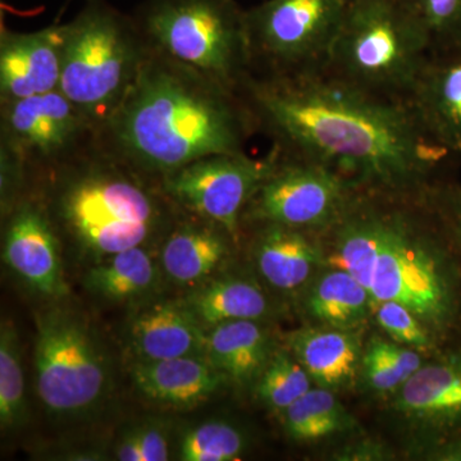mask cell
I'll return each mask as SVG.
<instances>
[{
    "label": "cell",
    "instance_id": "1",
    "mask_svg": "<svg viewBox=\"0 0 461 461\" xmlns=\"http://www.w3.org/2000/svg\"><path fill=\"white\" fill-rule=\"evenodd\" d=\"M239 94L273 148L320 163L362 191L424 196L430 176L453 157L427 135L408 100L360 89L324 69L250 74Z\"/></svg>",
    "mask_w": 461,
    "mask_h": 461
},
{
    "label": "cell",
    "instance_id": "2",
    "mask_svg": "<svg viewBox=\"0 0 461 461\" xmlns=\"http://www.w3.org/2000/svg\"><path fill=\"white\" fill-rule=\"evenodd\" d=\"M257 135L238 91L150 50L126 98L99 136L158 180L213 154L245 153Z\"/></svg>",
    "mask_w": 461,
    "mask_h": 461
},
{
    "label": "cell",
    "instance_id": "3",
    "mask_svg": "<svg viewBox=\"0 0 461 461\" xmlns=\"http://www.w3.org/2000/svg\"><path fill=\"white\" fill-rule=\"evenodd\" d=\"M60 239L85 256L104 259L162 241L181 211L163 181L139 171L96 140L29 182Z\"/></svg>",
    "mask_w": 461,
    "mask_h": 461
},
{
    "label": "cell",
    "instance_id": "4",
    "mask_svg": "<svg viewBox=\"0 0 461 461\" xmlns=\"http://www.w3.org/2000/svg\"><path fill=\"white\" fill-rule=\"evenodd\" d=\"M411 198L418 196L363 194L364 268L359 282L373 308L397 302L424 323L441 327L456 308L453 273L420 215L408 209Z\"/></svg>",
    "mask_w": 461,
    "mask_h": 461
},
{
    "label": "cell",
    "instance_id": "5",
    "mask_svg": "<svg viewBox=\"0 0 461 461\" xmlns=\"http://www.w3.org/2000/svg\"><path fill=\"white\" fill-rule=\"evenodd\" d=\"M60 33L59 90L100 133L135 84L150 47L133 14L107 0H85Z\"/></svg>",
    "mask_w": 461,
    "mask_h": 461
},
{
    "label": "cell",
    "instance_id": "6",
    "mask_svg": "<svg viewBox=\"0 0 461 461\" xmlns=\"http://www.w3.org/2000/svg\"><path fill=\"white\" fill-rule=\"evenodd\" d=\"M430 53L402 0H350L324 71L393 99H408Z\"/></svg>",
    "mask_w": 461,
    "mask_h": 461
},
{
    "label": "cell",
    "instance_id": "7",
    "mask_svg": "<svg viewBox=\"0 0 461 461\" xmlns=\"http://www.w3.org/2000/svg\"><path fill=\"white\" fill-rule=\"evenodd\" d=\"M151 50L233 91L251 74L245 11L235 0H145L133 14Z\"/></svg>",
    "mask_w": 461,
    "mask_h": 461
},
{
    "label": "cell",
    "instance_id": "8",
    "mask_svg": "<svg viewBox=\"0 0 461 461\" xmlns=\"http://www.w3.org/2000/svg\"><path fill=\"white\" fill-rule=\"evenodd\" d=\"M35 388L45 411L78 420L98 411L111 390L107 355L86 318L72 309H47L36 320Z\"/></svg>",
    "mask_w": 461,
    "mask_h": 461
},
{
    "label": "cell",
    "instance_id": "9",
    "mask_svg": "<svg viewBox=\"0 0 461 461\" xmlns=\"http://www.w3.org/2000/svg\"><path fill=\"white\" fill-rule=\"evenodd\" d=\"M98 138V129L59 89L0 103V196L14 198L33 177Z\"/></svg>",
    "mask_w": 461,
    "mask_h": 461
},
{
    "label": "cell",
    "instance_id": "10",
    "mask_svg": "<svg viewBox=\"0 0 461 461\" xmlns=\"http://www.w3.org/2000/svg\"><path fill=\"white\" fill-rule=\"evenodd\" d=\"M350 0H266L245 11L251 74L323 71Z\"/></svg>",
    "mask_w": 461,
    "mask_h": 461
},
{
    "label": "cell",
    "instance_id": "11",
    "mask_svg": "<svg viewBox=\"0 0 461 461\" xmlns=\"http://www.w3.org/2000/svg\"><path fill=\"white\" fill-rule=\"evenodd\" d=\"M273 165L242 214L244 224H281L327 232L362 193L339 173L276 148Z\"/></svg>",
    "mask_w": 461,
    "mask_h": 461
},
{
    "label": "cell",
    "instance_id": "12",
    "mask_svg": "<svg viewBox=\"0 0 461 461\" xmlns=\"http://www.w3.org/2000/svg\"><path fill=\"white\" fill-rule=\"evenodd\" d=\"M273 159L272 149L262 159L247 151L213 154L167 176L163 189L180 211L218 224L238 241L242 214Z\"/></svg>",
    "mask_w": 461,
    "mask_h": 461
},
{
    "label": "cell",
    "instance_id": "13",
    "mask_svg": "<svg viewBox=\"0 0 461 461\" xmlns=\"http://www.w3.org/2000/svg\"><path fill=\"white\" fill-rule=\"evenodd\" d=\"M2 217L5 266L38 295L65 297L68 287L63 276L62 239L41 203L25 193Z\"/></svg>",
    "mask_w": 461,
    "mask_h": 461
},
{
    "label": "cell",
    "instance_id": "14",
    "mask_svg": "<svg viewBox=\"0 0 461 461\" xmlns=\"http://www.w3.org/2000/svg\"><path fill=\"white\" fill-rule=\"evenodd\" d=\"M406 100L427 135L461 156V41L430 50Z\"/></svg>",
    "mask_w": 461,
    "mask_h": 461
},
{
    "label": "cell",
    "instance_id": "15",
    "mask_svg": "<svg viewBox=\"0 0 461 461\" xmlns=\"http://www.w3.org/2000/svg\"><path fill=\"white\" fill-rule=\"evenodd\" d=\"M60 25L32 32L0 26V103L44 95L59 89Z\"/></svg>",
    "mask_w": 461,
    "mask_h": 461
},
{
    "label": "cell",
    "instance_id": "16",
    "mask_svg": "<svg viewBox=\"0 0 461 461\" xmlns=\"http://www.w3.org/2000/svg\"><path fill=\"white\" fill-rule=\"evenodd\" d=\"M127 345L136 363L206 357L208 330L182 300L141 304L127 321Z\"/></svg>",
    "mask_w": 461,
    "mask_h": 461
},
{
    "label": "cell",
    "instance_id": "17",
    "mask_svg": "<svg viewBox=\"0 0 461 461\" xmlns=\"http://www.w3.org/2000/svg\"><path fill=\"white\" fill-rule=\"evenodd\" d=\"M236 240L222 227L181 212L160 241V269L180 287L204 284L230 253Z\"/></svg>",
    "mask_w": 461,
    "mask_h": 461
},
{
    "label": "cell",
    "instance_id": "18",
    "mask_svg": "<svg viewBox=\"0 0 461 461\" xmlns=\"http://www.w3.org/2000/svg\"><path fill=\"white\" fill-rule=\"evenodd\" d=\"M131 378L142 397L176 411H189L208 402L227 381L206 357L135 363Z\"/></svg>",
    "mask_w": 461,
    "mask_h": 461
},
{
    "label": "cell",
    "instance_id": "19",
    "mask_svg": "<svg viewBox=\"0 0 461 461\" xmlns=\"http://www.w3.org/2000/svg\"><path fill=\"white\" fill-rule=\"evenodd\" d=\"M397 411L439 429H461V357L421 366L397 391Z\"/></svg>",
    "mask_w": 461,
    "mask_h": 461
},
{
    "label": "cell",
    "instance_id": "20",
    "mask_svg": "<svg viewBox=\"0 0 461 461\" xmlns=\"http://www.w3.org/2000/svg\"><path fill=\"white\" fill-rule=\"evenodd\" d=\"M251 226L257 229L253 251L264 280L280 291L305 285L321 259V249L309 232L281 224Z\"/></svg>",
    "mask_w": 461,
    "mask_h": 461
},
{
    "label": "cell",
    "instance_id": "21",
    "mask_svg": "<svg viewBox=\"0 0 461 461\" xmlns=\"http://www.w3.org/2000/svg\"><path fill=\"white\" fill-rule=\"evenodd\" d=\"M288 345L312 381L330 391L348 386L362 366V345L351 330H297L288 339Z\"/></svg>",
    "mask_w": 461,
    "mask_h": 461
},
{
    "label": "cell",
    "instance_id": "22",
    "mask_svg": "<svg viewBox=\"0 0 461 461\" xmlns=\"http://www.w3.org/2000/svg\"><path fill=\"white\" fill-rule=\"evenodd\" d=\"M273 355L268 332L258 321H235L208 330L206 357L227 381L256 384Z\"/></svg>",
    "mask_w": 461,
    "mask_h": 461
},
{
    "label": "cell",
    "instance_id": "23",
    "mask_svg": "<svg viewBox=\"0 0 461 461\" xmlns=\"http://www.w3.org/2000/svg\"><path fill=\"white\" fill-rule=\"evenodd\" d=\"M181 300L205 330L227 321L263 320L269 312L262 288L247 278L204 282Z\"/></svg>",
    "mask_w": 461,
    "mask_h": 461
},
{
    "label": "cell",
    "instance_id": "24",
    "mask_svg": "<svg viewBox=\"0 0 461 461\" xmlns=\"http://www.w3.org/2000/svg\"><path fill=\"white\" fill-rule=\"evenodd\" d=\"M160 272L149 245H144L99 260L87 272L85 285L103 299L138 302L156 290Z\"/></svg>",
    "mask_w": 461,
    "mask_h": 461
},
{
    "label": "cell",
    "instance_id": "25",
    "mask_svg": "<svg viewBox=\"0 0 461 461\" xmlns=\"http://www.w3.org/2000/svg\"><path fill=\"white\" fill-rule=\"evenodd\" d=\"M309 313L327 327L353 330L373 312L368 291L342 269L321 276L309 293Z\"/></svg>",
    "mask_w": 461,
    "mask_h": 461
},
{
    "label": "cell",
    "instance_id": "26",
    "mask_svg": "<svg viewBox=\"0 0 461 461\" xmlns=\"http://www.w3.org/2000/svg\"><path fill=\"white\" fill-rule=\"evenodd\" d=\"M353 420L329 388H311L284 411L288 436L299 441H318L350 429Z\"/></svg>",
    "mask_w": 461,
    "mask_h": 461
},
{
    "label": "cell",
    "instance_id": "27",
    "mask_svg": "<svg viewBox=\"0 0 461 461\" xmlns=\"http://www.w3.org/2000/svg\"><path fill=\"white\" fill-rule=\"evenodd\" d=\"M25 373L20 336L11 321L0 326V426L5 432L25 427L29 420Z\"/></svg>",
    "mask_w": 461,
    "mask_h": 461
},
{
    "label": "cell",
    "instance_id": "28",
    "mask_svg": "<svg viewBox=\"0 0 461 461\" xmlns=\"http://www.w3.org/2000/svg\"><path fill=\"white\" fill-rule=\"evenodd\" d=\"M421 366L420 355L415 348L382 339L369 342L362 359L366 384L384 393L399 391Z\"/></svg>",
    "mask_w": 461,
    "mask_h": 461
},
{
    "label": "cell",
    "instance_id": "29",
    "mask_svg": "<svg viewBox=\"0 0 461 461\" xmlns=\"http://www.w3.org/2000/svg\"><path fill=\"white\" fill-rule=\"evenodd\" d=\"M247 448L241 430L224 420H208L191 427L178 442L182 461L239 460Z\"/></svg>",
    "mask_w": 461,
    "mask_h": 461
},
{
    "label": "cell",
    "instance_id": "30",
    "mask_svg": "<svg viewBox=\"0 0 461 461\" xmlns=\"http://www.w3.org/2000/svg\"><path fill=\"white\" fill-rule=\"evenodd\" d=\"M312 378L302 363L287 351H276L256 382L257 395L269 408L284 411L305 395Z\"/></svg>",
    "mask_w": 461,
    "mask_h": 461
},
{
    "label": "cell",
    "instance_id": "31",
    "mask_svg": "<svg viewBox=\"0 0 461 461\" xmlns=\"http://www.w3.org/2000/svg\"><path fill=\"white\" fill-rule=\"evenodd\" d=\"M430 50L461 41V0H402Z\"/></svg>",
    "mask_w": 461,
    "mask_h": 461
},
{
    "label": "cell",
    "instance_id": "32",
    "mask_svg": "<svg viewBox=\"0 0 461 461\" xmlns=\"http://www.w3.org/2000/svg\"><path fill=\"white\" fill-rule=\"evenodd\" d=\"M169 447L168 423L147 420L121 436L115 456L121 461H166L169 459Z\"/></svg>",
    "mask_w": 461,
    "mask_h": 461
},
{
    "label": "cell",
    "instance_id": "33",
    "mask_svg": "<svg viewBox=\"0 0 461 461\" xmlns=\"http://www.w3.org/2000/svg\"><path fill=\"white\" fill-rule=\"evenodd\" d=\"M379 326L382 327L395 342L412 348L426 350L430 339L426 327L420 317L411 309L397 302H382L373 308Z\"/></svg>",
    "mask_w": 461,
    "mask_h": 461
},
{
    "label": "cell",
    "instance_id": "34",
    "mask_svg": "<svg viewBox=\"0 0 461 461\" xmlns=\"http://www.w3.org/2000/svg\"><path fill=\"white\" fill-rule=\"evenodd\" d=\"M426 202L461 247V186H430Z\"/></svg>",
    "mask_w": 461,
    "mask_h": 461
},
{
    "label": "cell",
    "instance_id": "35",
    "mask_svg": "<svg viewBox=\"0 0 461 461\" xmlns=\"http://www.w3.org/2000/svg\"><path fill=\"white\" fill-rule=\"evenodd\" d=\"M68 2H69V0H68Z\"/></svg>",
    "mask_w": 461,
    "mask_h": 461
}]
</instances>
